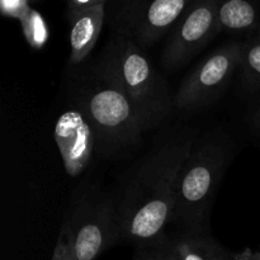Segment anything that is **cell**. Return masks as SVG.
<instances>
[{"instance_id": "3957f363", "label": "cell", "mask_w": 260, "mask_h": 260, "mask_svg": "<svg viewBox=\"0 0 260 260\" xmlns=\"http://www.w3.org/2000/svg\"><path fill=\"white\" fill-rule=\"evenodd\" d=\"M74 104L94 131L96 152L112 156L135 146L144 132L141 122L121 89L94 63L79 76L74 86Z\"/></svg>"}, {"instance_id": "ac0fdd59", "label": "cell", "mask_w": 260, "mask_h": 260, "mask_svg": "<svg viewBox=\"0 0 260 260\" xmlns=\"http://www.w3.org/2000/svg\"><path fill=\"white\" fill-rule=\"evenodd\" d=\"M52 260H73L71 259L70 254H69L68 248H66L65 240L62 239V236H58L57 244H56L55 251H53Z\"/></svg>"}, {"instance_id": "ba28073f", "label": "cell", "mask_w": 260, "mask_h": 260, "mask_svg": "<svg viewBox=\"0 0 260 260\" xmlns=\"http://www.w3.org/2000/svg\"><path fill=\"white\" fill-rule=\"evenodd\" d=\"M221 0H192L172 29L162 51L165 69L174 70L187 63L221 32L218 8Z\"/></svg>"}, {"instance_id": "44dd1931", "label": "cell", "mask_w": 260, "mask_h": 260, "mask_svg": "<svg viewBox=\"0 0 260 260\" xmlns=\"http://www.w3.org/2000/svg\"><path fill=\"white\" fill-rule=\"evenodd\" d=\"M256 2H258V3H259V4H260V0H256Z\"/></svg>"}, {"instance_id": "8992f818", "label": "cell", "mask_w": 260, "mask_h": 260, "mask_svg": "<svg viewBox=\"0 0 260 260\" xmlns=\"http://www.w3.org/2000/svg\"><path fill=\"white\" fill-rule=\"evenodd\" d=\"M192 0H108L106 23L114 35L141 47L168 35Z\"/></svg>"}, {"instance_id": "8fae6325", "label": "cell", "mask_w": 260, "mask_h": 260, "mask_svg": "<svg viewBox=\"0 0 260 260\" xmlns=\"http://www.w3.org/2000/svg\"><path fill=\"white\" fill-rule=\"evenodd\" d=\"M169 251L172 260H233V253L207 231H184L178 238H169Z\"/></svg>"}, {"instance_id": "9c48e42d", "label": "cell", "mask_w": 260, "mask_h": 260, "mask_svg": "<svg viewBox=\"0 0 260 260\" xmlns=\"http://www.w3.org/2000/svg\"><path fill=\"white\" fill-rule=\"evenodd\" d=\"M55 140L66 172L73 177L85 169L96 151L93 128L78 108L69 109L58 117L55 126Z\"/></svg>"}, {"instance_id": "e0dca14e", "label": "cell", "mask_w": 260, "mask_h": 260, "mask_svg": "<svg viewBox=\"0 0 260 260\" xmlns=\"http://www.w3.org/2000/svg\"><path fill=\"white\" fill-rule=\"evenodd\" d=\"M108 0H66L68 4V13L78 12V10L89 9V8L96 7V5L107 4Z\"/></svg>"}, {"instance_id": "9a60e30c", "label": "cell", "mask_w": 260, "mask_h": 260, "mask_svg": "<svg viewBox=\"0 0 260 260\" xmlns=\"http://www.w3.org/2000/svg\"><path fill=\"white\" fill-rule=\"evenodd\" d=\"M136 260H172L169 251V238L164 236L150 245L136 248Z\"/></svg>"}, {"instance_id": "7402d4cb", "label": "cell", "mask_w": 260, "mask_h": 260, "mask_svg": "<svg viewBox=\"0 0 260 260\" xmlns=\"http://www.w3.org/2000/svg\"><path fill=\"white\" fill-rule=\"evenodd\" d=\"M134 260H136V259H134Z\"/></svg>"}, {"instance_id": "7c38bea8", "label": "cell", "mask_w": 260, "mask_h": 260, "mask_svg": "<svg viewBox=\"0 0 260 260\" xmlns=\"http://www.w3.org/2000/svg\"><path fill=\"white\" fill-rule=\"evenodd\" d=\"M218 24L221 32L248 37L260 29V4L256 0H221Z\"/></svg>"}, {"instance_id": "6da1fadb", "label": "cell", "mask_w": 260, "mask_h": 260, "mask_svg": "<svg viewBox=\"0 0 260 260\" xmlns=\"http://www.w3.org/2000/svg\"><path fill=\"white\" fill-rule=\"evenodd\" d=\"M194 141L192 134L177 135L135 170L114 201L121 241L141 248L164 238L174 218L178 174Z\"/></svg>"}, {"instance_id": "5b68a950", "label": "cell", "mask_w": 260, "mask_h": 260, "mask_svg": "<svg viewBox=\"0 0 260 260\" xmlns=\"http://www.w3.org/2000/svg\"><path fill=\"white\" fill-rule=\"evenodd\" d=\"M60 235L73 260H96L121 241L114 200L90 190L73 206Z\"/></svg>"}, {"instance_id": "ffe728a7", "label": "cell", "mask_w": 260, "mask_h": 260, "mask_svg": "<svg viewBox=\"0 0 260 260\" xmlns=\"http://www.w3.org/2000/svg\"><path fill=\"white\" fill-rule=\"evenodd\" d=\"M254 124H255V127L258 128V131L260 132V106H259L258 111H256L255 117H254Z\"/></svg>"}, {"instance_id": "4fadbf2b", "label": "cell", "mask_w": 260, "mask_h": 260, "mask_svg": "<svg viewBox=\"0 0 260 260\" xmlns=\"http://www.w3.org/2000/svg\"><path fill=\"white\" fill-rule=\"evenodd\" d=\"M239 70L246 88L260 94V29L243 41Z\"/></svg>"}, {"instance_id": "7a4b0ae2", "label": "cell", "mask_w": 260, "mask_h": 260, "mask_svg": "<svg viewBox=\"0 0 260 260\" xmlns=\"http://www.w3.org/2000/svg\"><path fill=\"white\" fill-rule=\"evenodd\" d=\"M95 65L126 95L144 131L159 126L169 117L174 101L144 47L112 33Z\"/></svg>"}, {"instance_id": "d6986e66", "label": "cell", "mask_w": 260, "mask_h": 260, "mask_svg": "<svg viewBox=\"0 0 260 260\" xmlns=\"http://www.w3.org/2000/svg\"><path fill=\"white\" fill-rule=\"evenodd\" d=\"M233 260H260V250L253 251L251 249H245L240 253H233Z\"/></svg>"}, {"instance_id": "5bb4252c", "label": "cell", "mask_w": 260, "mask_h": 260, "mask_svg": "<svg viewBox=\"0 0 260 260\" xmlns=\"http://www.w3.org/2000/svg\"><path fill=\"white\" fill-rule=\"evenodd\" d=\"M23 33L28 45L35 50H41L47 43L50 33L45 19L37 10L30 8L20 19Z\"/></svg>"}, {"instance_id": "2e32d148", "label": "cell", "mask_w": 260, "mask_h": 260, "mask_svg": "<svg viewBox=\"0 0 260 260\" xmlns=\"http://www.w3.org/2000/svg\"><path fill=\"white\" fill-rule=\"evenodd\" d=\"M29 2L30 0H0V8L4 15L20 20L30 9Z\"/></svg>"}, {"instance_id": "277c9868", "label": "cell", "mask_w": 260, "mask_h": 260, "mask_svg": "<svg viewBox=\"0 0 260 260\" xmlns=\"http://www.w3.org/2000/svg\"><path fill=\"white\" fill-rule=\"evenodd\" d=\"M222 142L194 141L177 178L173 222L185 231H207L208 213L230 159Z\"/></svg>"}, {"instance_id": "30bf717a", "label": "cell", "mask_w": 260, "mask_h": 260, "mask_svg": "<svg viewBox=\"0 0 260 260\" xmlns=\"http://www.w3.org/2000/svg\"><path fill=\"white\" fill-rule=\"evenodd\" d=\"M70 23V63L81 65L93 51L106 23V4L68 13Z\"/></svg>"}, {"instance_id": "52a82bcc", "label": "cell", "mask_w": 260, "mask_h": 260, "mask_svg": "<svg viewBox=\"0 0 260 260\" xmlns=\"http://www.w3.org/2000/svg\"><path fill=\"white\" fill-rule=\"evenodd\" d=\"M243 41L221 45L201 61L183 79L174 106L182 111L197 109L212 103L239 70Z\"/></svg>"}]
</instances>
